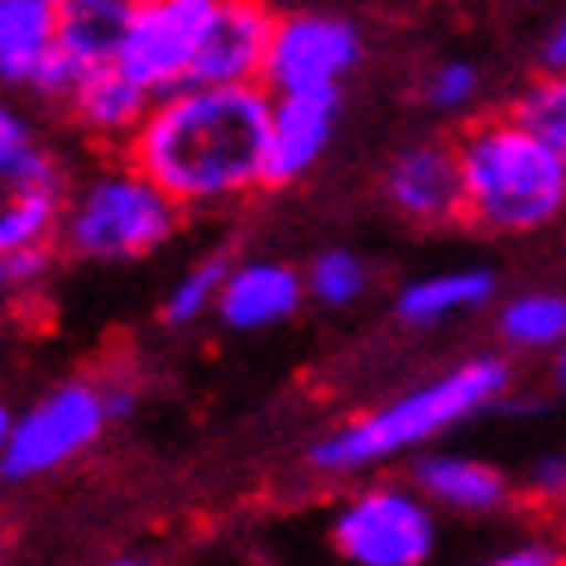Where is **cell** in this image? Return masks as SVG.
<instances>
[{
	"instance_id": "cell-2",
	"label": "cell",
	"mask_w": 566,
	"mask_h": 566,
	"mask_svg": "<svg viewBox=\"0 0 566 566\" xmlns=\"http://www.w3.org/2000/svg\"><path fill=\"white\" fill-rule=\"evenodd\" d=\"M514 389V365L504 356H471L447 365L442 375L403 389L399 399L346 418L342 428L317 437L307 451V465L317 475H370L389 461L418 457L437 437L480 418L485 408H500Z\"/></svg>"
},
{
	"instance_id": "cell-22",
	"label": "cell",
	"mask_w": 566,
	"mask_h": 566,
	"mask_svg": "<svg viewBox=\"0 0 566 566\" xmlns=\"http://www.w3.org/2000/svg\"><path fill=\"white\" fill-rule=\"evenodd\" d=\"M303 279H307V298L313 303H322L327 313H346V307H356L365 293H370L375 274H370V264H365V254L346 250V245H327L303 264Z\"/></svg>"
},
{
	"instance_id": "cell-19",
	"label": "cell",
	"mask_w": 566,
	"mask_h": 566,
	"mask_svg": "<svg viewBox=\"0 0 566 566\" xmlns=\"http://www.w3.org/2000/svg\"><path fill=\"white\" fill-rule=\"evenodd\" d=\"M494 332L518 356H552L566 342V293L528 289L494 307Z\"/></svg>"
},
{
	"instance_id": "cell-21",
	"label": "cell",
	"mask_w": 566,
	"mask_h": 566,
	"mask_svg": "<svg viewBox=\"0 0 566 566\" xmlns=\"http://www.w3.org/2000/svg\"><path fill=\"white\" fill-rule=\"evenodd\" d=\"M231 254L226 250H211L202 260H192L182 274L174 279V289L164 293V307L159 317L168 327H197V322L217 317V303H221V283L231 274Z\"/></svg>"
},
{
	"instance_id": "cell-6",
	"label": "cell",
	"mask_w": 566,
	"mask_h": 566,
	"mask_svg": "<svg viewBox=\"0 0 566 566\" xmlns=\"http://www.w3.org/2000/svg\"><path fill=\"white\" fill-rule=\"evenodd\" d=\"M111 422L116 413H111L102 379H63L24 413H15V432L0 451V480L30 485V480L63 471L102 442Z\"/></svg>"
},
{
	"instance_id": "cell-25",
	"label": "cell",
	"mask_w": 566,
	"mask_h": 566,
	"mask_svg": "<svg viewBox=\"0 0 566 566\" xmlns=\"http://www.w3.org/2000/svg\"><path fill=\"white\" fill-rule=\"evenodd\" d=\"M523 494H528V504L537 509V514L557 518V509L566 500V451H547V457H537L528 465V480H523Z\"/></svg>"
},
{
	"instance_id": "cell-12",
	"label": "cell",
	"mask_w": 566,
	"mask_h": 566,
	"mask_svg": "<svg viewBox=\"0 0 566 566\" xmlns=\"http://www.w3.org/2000/svg\"><path fill=\"white\" fill-rule=\"evenodd\" d=\"M149 102L154 96L111 59V63L82 67L73 77V87L59 96V111H63L67 130H73L82 145H92L96 154H116L135 139Z\"/></svg>"
},
{
	"instance_id": "cell-13",
	"label": "cell",
	"mask_w": 566,
	"mask_h": 566,
	"mask_svg": "<svg viewBox=\"0 0 566 566\" xmlns=\"http://www.w3.org/2000/svg\"><path fill=\"white\" fill-rule=\"evenodd\" d=\"M307 303V279L298 264L289 260H235L231 274L221 283V303L217 322L226 332L254 336V332H274L283 322L298 317V307Z\"/></svg>"
},
{
	"instance_id": "cell-17",
	"label": "cell",
	"mask_w": 566,
	"mask_h": 566,
	"mask_svg": "<svg viewBox=\"0 0 566 566\" xmlns=\"http://www.w3.org/2000/svg\"><path fill=\"white\" fill-rule=\"evenodd\" d=\"M53 59H59V39H53L49 0H34V6L0 0V92L39 96Z\"/></svg>"
},
{
	"instance_id": "cell-26",
	"label": "cell",
	"mask_w": 566,
	"mask_h": 566,
	"mask_svg": "<svg viewBox=\"0 0 566 566\" xmlns=\"http://www.w3.org/2000/svg\"><path fill=\"white\" fill-rule=\"evenodd\" d=\"M566 562V537L562 528L552 533H523L509 547L494 552V566H562Z\"/></svg>"
},
{
	"instance_id": "cell-32",
	"label": "cell",
	"mask_w": 566,
	"mask_h": 566,
	"mask_svg": "<svg viewBox=\"0 0 566 566\" xmlns=\"http://www.w3.org/2000/svg\"><path fill=\"white\" fill-rule=\"evenodd\" d=\"M15 6H34V0H15Z\"/></svg>"
},
{
	"instance_id": "cell-18",
	"label": "cell",
	"mask_w": 566,
	"mask_h": 566,
	"mask_svg": "<svg viewBox=\"0 0 566 566\" xmlns=\"http://www.w3.org/2000/svg\"><path fill=\"white\" fill-rule=\"evenodd\" d=\"M139 6L145 0H49L59 53L73 67L111 63L130 34Z\"/></svg>"
},
{
	"instance_id": "cell-5",
	"label": "cell",
	"mask_w": 566,
	"mask_h": 566,
	"mask_svg": "<svg viewBox=\"0 0 566 566\" xmlns=\"http://www.w3.org/2000/svg\"><path fill=\"white\" fill-rule=\"evenodd\" d=\"M327 537L350 566H422L442 543V523L413 480H370L336 504Z\"/></svg>"
},
{
	"instance_id": "cell-3",
	"label": "cell",
	"mask_w": 566,
	"mask_h": 566,
	"mask_svg": "<svg viewBox=\"0 0 566 566\" xmlns=\"http://www.w3.org/2000/svg\"><path fill=\"white\" fill-rule=\"evenodd\" d=\"M461 226L494 240H528L566 221V164L557 149L509 111H485L457 135Z\"/></svg>"
},
{
	"instance_id": "cell-20",
	"label": "cell",
	"mask_w": 566,
	"mask_h": 566,
	"mask_svg": "<svg viewBox=\"0 0 566 566\" xmlns=\"http://www.w3.org/2000/svg\"><path fill=\"white\" fill-rule=\"evenodd\" d=\"M418 102H422V111H432V116H442V120H465L485 102V73H480L475 59L447 53V59L422 67Z\"/></svg>"
},
{
	"instance_id": "cell-29",
	"label": "cell",
	"mask_w": 566,
	"mask_h": 566,
	"mask_svg": "<svg viewBox=\"0 0 566 566\" xmlns=\"http://www.w3.org/2000/svg\"><path fill=\"white\" fill-rule=\"evenodd\" d=\"M547 360H552V389H557L562 399H566V342H562L557 350H552Z\"/></svg>"
},
{
	"instance_id": "cell-14",
	"label": "cell",
	"mask_w": 566,
	"mask_h": 566,
	"mask_svg": "<svg viewBox=\"0 0 566 566\" xmlns=\"http://www.w3.org/2000/svg\"><path fill=\"white\" fill-rule=\"evenodd\" d=\"M413 485L437 504V514L457 518H490L514 504V475L500 461L471 457V451H418Z\"/></svg>"
},
{
	"instance_id": "cell-8",
	"label": "cell",
	"mask_w": 566,
	"mask_h": 566,
	"mask_svg": "<svg viewBox=\"0 0 566 566\" xmlns=\"http://www.w3.org/2000/svg\"><path fill=\"white\" fill-rule=\"evenodd\" d=\"M67 192H73V164L44 135L0 149V254L59 245Z\"/></svg>"
},
{
	"instance_id": "cell-27",
	"label": "cell",
	"mask_w": 566,
	"mask_h": 566,
	"mask_svg": "<svg viewBox=\"0 0 566 566\" xmlns=\"http://www.w3.org/2000/svg\"><path fill=\"white\" fill-rule=\"evenodd\" d=\"M30 135H39V125L30 120V111L20 106L15 92H0V149L15 145V139H30Z\"/></svg>"
},
{
	"instance_id": "cell-4",
	"label": "cell",
	"mask_w": 566,
	"mask_h": 566,
	"mask_svg": "<svg viewBox=\"0 0 566 566\" xmlns=\"http://www.w3.org/2000/svg\"><path fill=\"white\" fill-rule=\"evenodd\" d=\"M188 211L139 168L130 154H102L87 174H73L59 250L77 264H139L174 245Z\"/></svg>"
},
{
	"instance_id": "cell-9",
	"label": "cell",
	"mask_w": 566,
	"mask_h": 566,
	"mask_svg": "<svg viewBox=\"0 0 566 566\" xmlns=\"http://www.w3.org/2000/svg\"><path fill=\"white\" fill-rule=\"evenodd\" d=\"M221 0H145L125 34L116 63L149 96L192 87L197 59H202Z\"/></svg>"
},
{
	"instance_id": "cell-23",
	"label": "cell",
	"mask_w": 566,
	"mask_h": 566,
	"mask_svg": "<svg viewBox=\"0 0 566 566\" xmlns=\"http://www.w3.org/2000/svg\"><path fill=\"white\" fill-rule=\"evenodd\" d=\"M514 111L557 149V159L566 164V67H543V73L514 96Z\"/></svg>"
},
{
	"instance_id": "cell-24",
	"label": "cell",
	"mask_w": 566,
	"mask_h": 566,
	"mask_svg": "<svg viewBox=\"0 0 566 566\" xmlns=\"http://www.w3.org/2000/svg\"><path fill=\"white\" fill-rule=\"evenodd\" d=\"M59 254H63L59 245H24V250L0 254V298H6V303L34 298V293L49 283Z\"/></svg>"
},
{
	"instance_id": "cell-7",
	"label": "cell",
	"mask_w": 566,
	"mask_h": 566,
	"mask_svg": "<svg viewBox=\"0 0 566 566\" xmlns=\"http://www.w3.org/2000/svg\"><path fill=\"white\" fill-rule=\"evenodd\" d=\"M370 34L356 15L332 6L279 10L269 34L264 87L269 92H342L360 73Z\"/></svg>"
},
{
	"instance_id": "cell-1",
	"label": "cell",
	"mask_w": 566,
	"mask_h": 566,
	"mask_svg": "<svg viewBox=\"0 0 566 566\" xmlns=\"http://www.w3.org/2000/svg\"><path fill=\"white\" fill-rule=\"evenodd\" d=\"M269 87H178L154 96L125 154L182 211H226L264 192Z\"/></svg>"
},
{
	"instance_id": "cell-11",
	"label": "cell",
	"mask_w": 566,
	"mask_h": 566,
	"mask_svg": "<svg viewBox=\"0 0 566 566\" xmlns=\"http://www.w3.org/2000/svg\"><path fill=\"white\" fill-rule=\"evenodd\" d=\"M346 96L342 92H269V135H264V192L293 188L327 159L342 135Z\"/></svg>"
},
{
	"instance_id": "cell-10",
	"label": "cell",
	"mask_w": 566,
	"mask_h": 566,
	"mask_svg": "<svg viewBox=\"0 0 566 566\" xmlns=\"http://www.w3.org/2000/svg\"><path fill=\"white\" fill-rule=\"evenodd\" d=\"M385 207L413 231H447L461 226V159L457 139L428 135L394 149V159L379 174Z\"/></svg>"
},
{
	"instance_id": "cell-30",
	"label": "cell",
	"mask_w": 566,
	"mask_h": 566,
	"mask_svg": "<svg viewBox=\"0 0 566 566\" xmlns=\"http://www.w3.org/2000/svg\"><path fill=\"white\" fill-rule=\"evenodd\" d=\"M10 432H15V413H10L6 403H0V451H6V442H10Z\"/></svg>"
},
{
	"instance_id": "cell-31",
	"label": "cell",
	"mask_w": 566,
	"mask_h": 566,
	"mask_svg": "<svg viewBox=\"0 0 566 566\" xmlns=\"http://www.w3.org/2000/svg\"><path fill=\"white\" fill-rule=\"evenodd\" d=\"M557 528H562V537H566V500H562V509H557Z\"/></svg>"
},
{
	"instance_id": "cell-16",
	"label": "cell",
	"mask_w": 566,
	"mask_h": 566,
	"mask_svg": "<svg viewBox=\"0 0 566 566\" xmlns=\"http://www.w3.org/2000/svg\"><path fill=\"white\" fill-rule=\"evenodd\" d=\"M500 279L485 264H451V269H432L422 279H408L394 298V317L413 332H442L451 322H465L475 313L494 307Z\"/></svg>"
},
{
	"instance_id": "cell-28",
	"label": "cell",
	"mask_w": 566,
	"mask_h": 566,
	"mask_svg": "<svg viewBox=\"0 0 566 566\" xmlns=\"http://www.w3.org/2000/svg\"><path fill=\"white\" fill-rule=\"evenodd\" d=\"M537 63L543 67H566V15H557V24L547 30L543 49H537Z\"/></svg>"
},
{
	"instance_id": "cell-15",
	"label": "cell",
	"mask_w": 566,
	"mask_h": 566,
	"mask_svg": "<svg viewBox=\"0 0 566 566\" xmlns=\"http://www.w3.org/2000/svg\"><path fill=\"white\" fill-rule=\"evenodd\" d=\"M274 15L279 10L269 0H221L211 39H207L202 59H197L192 87H245V82H264Z\"/></svg>"
}]
</instances>
